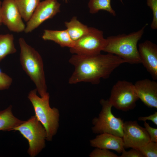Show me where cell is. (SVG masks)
I'll return each mask as SVG.
<instances>
[{
	"label": "cell",
	"instance_id": "1",
	"mask_svg": "<svg viewBox=\"0 0 157 157\" xmlns=\"http://www.w3.org/2000/svg\"><path fill=\"white\" fill-rule=\"evenodd\" d=\"M69 61L74 67L68 80L71 84L81 82L97 84L101 78H108L116 68L126 63L118 56L110 53L91 56L74 54Z\"/></svg>",
	"mask_w": 157,
	"mask_h": 157
},
{
	"label": "cell",
	"instance_id": "2",
	"mask_svg": "<svg viewBox=\"0 0 157 157\" xmlns=\"http://www.w3.org/2000/svg\"><path fill=\"white\" fill-rule=\"evenodd\" d=\"M147 25L146 24L139 30L128 34L108 37L106 38L107 44L103 51L118 56L126 63L132 64L141 63L137 44Z\"/></svg>",
	"mask_w": 157,
	"mask_h": 157
},
{
	"label": "cell",
	"instance_id": "3",
	"mask_svg": "<svg viewBox=\"0 0 157 157\" xmlns=\"http://www.w3.org/2000/svg\"><path fill=\"white\" fill-rule=\"evenodd\" d=\"M19 59L23 69L35 84L41 97L47 93L44 64L39 53L22 38L19 39Z\"/></svg>",
	"mask_w": 157,
	"mask_h": 157
},
{
	"label": "cell",
	"instance_id": "4",
	"mask_svg": "<svg viewBox=\"0 0 157 157\" xmlns=\"http://www.w3.org/2000/svg\"><path fill=\"white\" fill-rule=\"evenodd\" d=\"M37 92L36 89L31 90L28 98L33 106L35 116L46 130V140L50 141L56 134L58 128L59 111L55 107H50L48 92L41 97L38 96Z\"/></svg>",
	"mask_w": 157,
	"mask_h": 157
},
{
	"label": "cell",
	"instance_id": "5",
	"mask_svg": "<svg viewBox=\"0 0 157 157\" xmlns=\"http://www.w3.org/2000/svg\"><path fill=\"white\" fill-rule=\"evenodd\" d=\"M13 130L18 131L27 140L29 144L27 152L31 157L36 156L45 147L46 131L35 115Z\"/></svg>",
	"mask_w": 157,
	"mask_h": 157
},
{
	"label": "cell",
	"instance_id": "6",
	"mask_svg": "<svg viewBox=\"0 0 157 157\" xmlns=\"http://www.w3.org/2000/svg\"><path fill=\"white\" fill-rule=\"evenodd\" d=\"M100 103L102 106L98 117L92 120L94 125L92 128L95 134L107 133L122 138L124 121L120 118L116 117L111 111L113 106L108 99H101Z\"/></svg>",
	"mask_w": 157,
	"mask_h": 157
},
{
	"label": "cell",
	"instance_id": "7",
	"mask_svg": "<svg viewBox=\"0 0 157 157\" xmlns=\"http://www.w3.org/2000/svg\"><path fill=\"white\" fill-rule=\"evenodd\" d=\"M107 43L103 32L96 28L89 27L88 32L75 41L73 46L70 48V53L74 54L94 56L101 53Z\"/></svg>",
	"mask_w": 157,
	"mask_h": 157
},
{
	"label": "cell",
	"instance_id": "8",
	"mask_svg": "<svg viewBox=\"0 0 157 157\" xmlns=\"http://www.w3.org/2000/svg\"><path fill=\"white\" fill-rule=\"evenodd\" d=\"M135 86L125 80L118 81L113 86L108 100L117 110L127 111L133 109L139 99Z\"/></svg>",
	"mask_w": 157,
	"mask_h": 157
},
{
	"label": "cell",
	"instance_id": "9",
	"mask_svg": "<svg viewBox=\"0 0 157 157\" xmlns=\"http://www.w3.org/2000/svg\"><path fill=\"white\" fill-rule=\"evenodd\" d=\"M60 4L57 0H45L41 1L30 19L27 22L24 32H31L42 23L52 18L60 12Z\"/></svg>",
	"mask_w": 157,
	"mask_h": 157
},
{
	"label": "cell",
	"instance_id": "10",
	"mask_svg": "<svg viewBox=\"0 0 157 157\" xmlns=\"http://www.w3.org/2000/svg\"><path fill=\"white\" fill-rule=\"evenodd\" d=\"M123 131L124 148H138L151 141L145 128L140 126L136 121L124 122Z\"/></svg>",
	"mask_w": 157,
	"mask_h": 157
},
{
	"label": "cell",
	"instance_id": "11",
	"mask_svg": "<svg viewBox=\"0 0 157 157\" xmlns=\"http://www.w3.org/2000/svg\"><path fill=\"white\" fill-rule=\"evenodd\" d=\"M2 23L12 32L24 31L26 26L16 5L15 0H4L2 3Z\"/></svg>",
	"mask_w": 157,
	"mask_h": 157
},
{
	"label": "cell",
	"instance_id": "12",
	"mask_svg": "<svg viewBox=\"0 0 157 157\" xmlns=\"http://www.w3.org/2000/svg\"><path fill=\"white\" fill-rule=\"evenodd\" d=\"M141 63L154 80L157 79V46L151 41L145 40L138 45Z\"/></svg>",
	"mask_w": 157,
	"mask_h": 157
},
{
	"label": "cell",
	"instance_id": "13",
	"mask_svg": "<svg viewBox=\"0 0 157 157\" xmlns=\"http://www.w3.org/2000/svg\"><path fill=\"white\" fill-rule=\"evenodd\" d=\"M139 98L149 108H157V82L145 79L136 81L134 84Z\"/></svg>",
	"mask_w": 157,
	"mask_h": 157
},
{
	"label": "cell",
	"instance_id": "14",
	"mask_svg": "<svg viewBox=\"0 0 157 157\" xmlns=\"http://www.w3.org/2000/svg\"><path fill=\"white\" fill-rule=\"evenodd\" d=\"M90 144L93 147L113 150L119 153H122L124 149L122 138L107 133L97 135L95 138L90 140Z\"/></svg>",
	"mask_w": 157,
	"mask_h": 157
},
{
	"label": "cell",
	"instance_id": "15",
	"mask_svg": "<svg viewBox=\"0 0 157 157\" xmlns=\"http://www.w3.org/2000/svg\"><path fill=\"white\" fill-rule=\"evenodd\" d=\"M44 40L52 41L61 47L71 48L74 45L75 41L72 40L66 29L63 30H44L42 36Z\"/></svg>",
	"mask_w": 157,
	"mask_h": 157
},
{
	"label": "cell",
	"instance_id": "16",
	"mask_svg": "<svg viewBox=\"0 0 157 157\" xmlns=\"http://www.w3.org/2000/svg\"><path fill=\"white\" fill-rule=\"evenodd\" d=\"M24 121L17 118L13 115L11 105L6 109L0 111V131H12Z\"/></svg>",
	"mask_w": 157,
	"mask_h": 157
},
{
	"label": "cell",
	"instance_id": "17",
	"mask_svg": "<svg viewBox=\"0 0 157 157\" xmlns=\"http://www.w3.org/2000/svg\"><path fill=\"white\" fill-rule=\"evenodd\" d=\"M65 24L70 38L74 41L85 35L89 31V27L82 23L75 16L70 21L65 22Z\"/></svg>",
	"mask_w": 157,
	"mask_h": 157
},
{
	"label": "cell",
	"instance_id": "18",
	"mask_svg": "<svg viewBox=\"0 0 157 157\" xmlns=\"http://www.w3.org/2000/svg\"><path fill=\"white\" fill-rule=\"evenodd\" d=\"M41 0H15L22 18L27 22L31 18Z\"/></svg>",
	"mask_w": 157,
	"mask_h": 157
},
{
	"label": "cell",
	"instance_id": "19",
	"mask_svg": "<svg viewBox=\"0 0 157 157\" xmlns=\"http://www.w3.org/2000/svg\"><path fill=\"white\" fill-rule=\"evenodd\" d=\"M14 40L12 34L0 35V62L7 55L16 52Z\"/></svg>",
	"mask_w": 157,
	"mask_h": 157
},
{
	"label": "cell",
	"instance_id": "20",
	"mask_svg": "<svg viewBox=\"0 0 157 157\" xmlns=\"http://www.w3.org/2000/svg\"><path fill=\"white\" fill-rule=\"evenodd\" d=\"M111 0H89L88 7L90 13H97L99 10H106L113 16L116 15L111 5Z\"/></svg>",
	"mask_w": 157,
	"mask_h": 157
},
{
	"label": "cell",
	"instance_id": "21",
	"mask_svg": "<svg viewBox=\"0 0 157 157\" xmlns=\"http://www.w3.org/2000/svg\"><path fill=\"white\" fill-rule=\"evenodd\" d=\"M138 149L144 157H157V142L150 141Z\"/></svg>",
	"mask_w": 157,
	"mask_h": 157
},
{
	"label": "cell",
	"instance_id": "22",
	"mask_svg": "<svg viewBox=\"0 0 157 157\" xmlns=\"http://www.w3.org/2000/svg\"><path fill=\"white\" fill-rule=\"evenodd\" d=\"M147 4L153 13V19L151 24L153 30L157 29V0H146Z\"/></svg>",
	"mask_w": 157,
	"mask_h": 157
},
{
	"label": "cell",
	"instance_id": "23",
	"mask_svg": "<svg viewBox=\"0 0 157 157\" xmlns=\"http://www.w3.org/2000/svg\"><path fill=\"white\" fill-rule=\"evenodd\" d=\"M90 157H118L116 154L108 149L96 148L89 154Z\"/></svg>",
	"mask_w": 157,
	"mask_h": 157
},
{
	"label": "cell",
	"instance_id": "24",
	"mask_svg": "<svg viewBox=\"0 0 157 157\" xmlns=\"http://www.w3.org/2000/svg\"><path fill=\"white\" fill-rule=\"evenodd\" d=\"M12 82V79L3 72L0 73V90L8 89Z\"/></svg>",
	"mask_w": 157,
	"mask_h": 157
},
{
	"label": "cell",
	"instance_id": "25",
	"mask_svg": "<svg viewBox=\"0 0 157 157\" xmlns=\"http://www.w3.org/2000/svg\"><path fill=\"white\" fill-rule=\"evenodd\" d=\"M120 157H144L140 151L136 148H132L128 151L124 149Z\"/></svg>",
	"mask_w": 157,
	"mask_h": 157
},
{
	"label": "cell",
	"instance_id": "26",
	"mask_svg": "<svg viewBox=\"0 0 157 157\" xmlns=\"http://www.w3.org/2000/svg\"><path fill=\"white\" fill-rule=\"evenodd\" d=\"M144 124L150 137L151 141L157 142V129L150 126L146 121L144 122Z\"/></svg>",
	"mask_w": 157,
	"mask_h": 157
},
{
	"label": "cell",
	"instance_id": "27",
	"mask_svg": "<svg viewBox=\"0 0 157 157\" xmlns=\"http://www.w3.org/2000/svg\"><path fill=\"white\" fill-rule=\"evenodd\" d=\"M138 120L145 122L147 120H151L156 126L157 125V112L149 116L145 117H140L138 118Z\"/></svg>",
	"mask_w": 157,
	"mask_h": 157
},
{
	"label": "cell",
	"instance_id": "28",
	"mask_svg": "<svg viewBox=\"0 0 157 157\" xmlns=\"http://www.w3.org/2000/svg\"><path fill=\"white\" fill-rule=\"evenodd\" d=\"M2 2L0 0V26L2 23L1 14V8Z\"/></svg>",
	"mask_w": 157,
	"mask_h": 157
},
{
	"label": "cell",
	"instance_id": "29",
	"mask_svg": "<svg viewBox=\"0 0 157 157\" xmlns=\"http://www.w3.org/2000/svg\"><path fill=\"white\" fill-rule=\"evenodd\" d=\"M68 0H65V1L66 3H67L68 2Z\"/></svg>",
	"mask_w": 157,
	"mask_h": 157
},
{
	"label": "cell",
	"instance_id": "30",
	"mask_svg": "<svg viewBox=\"0 0 157 157\" xmlns=\"http://www.w3.org/2000/svg\"><path fill=\"white\" fill-rule=\"evenodd\" d=\"M120 1H121L122 2V3H123V2H122V0H120Z\"/></svg>",
	"mask_w": 157,
	"mask_h": 157
}]
</instances>
